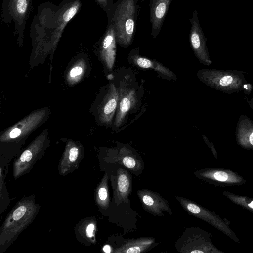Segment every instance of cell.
Masks as SVG:
<instances>
[{
    "mask_svg": "<svg viewBox=\"0 0 253 253\" xmlns=\"http://www.w3.org/2000/svg\"><path fill=\"white\" fill-rule=\"evenodd\" d=\"M81 6L80 0H63L58 5L44 2L39 6L30 30L36 53L54 51L65 27Z\"/></svg>",
    "mask_w": 253,
    "mask_h": 253,
    "instance_id": "cell-1",
    "label": "cell"
},
{
    "mask_svg": "<svg viewBox=\"0 0 253 253\" xmlns=\"http://www.w3.org/2000/svg\"><path fill=\"white\" fill-rule=\"evenodd\" d=\"M118 92V103L112 128L119 132L134 122L132 116L143 113L142 98L144 92L142 84L137 80L130 68H119L113 76Z\"/></svg>",
    "mask_w": 253,
    "mask_h": 253,
    "instance_id": "cell-2",
    "label": "cell"
},
{
    "mask_svg": "<svg viewBox=\"0 0 253 253\" xmlns=\"http://www.w3.org/2000/svg\"><path fill=\"white\" fill-rule=\"evenodd\" d=\"M139 0H110L106 13L114 28L117 44L124 48L133 43L140 7Z\"/></svg>",
    "mask_w": 253,
    "mask_h": 253,
    "instance_id": "cell-3",
    "label": "cell"
},
{
    "mask_svg": "<svg viewBox=\"0 0 253 253\" xmlns=\"http://www.w3.org/2000/svg\"><path fill=\"white\" fill-rule=\"evenodd\" d=\"M40 211L33 196L20 200L12 208L0 230V252H4L33 222Z\"/></svg>",
    "mask_w": 253,
    "mask_h": 253,
    "instance_id": "cell-4",
    "label": "cell"
},
{
    "mask_svg": "<svg viewBox=\"0 0 253 253\" xmlns=\"http://www.w3.org/2000/svg\"><path fill=\"white\" fill-rule=\"evenodd\" d=\"M197 77L206 86L224 93L244 90L249 94L252 90L243 72L238 70L203 68L197 71Z\"/></svg>",
    "mask_w": 253,
    "mask_h": 253,
    "instance_id": "cell-5",
    "label": "cell"
},
{
    "mask_svg": "<svg viewBox=\"0 0 253 253\" xmlns=\"http://www.w3.org/2000/svg\"><path fill=\"white\" fill-rule=\"evenodd\" d=\"M211 237V233L207 230L198 227H188L175 242V248L181 253H225L215 246Z\"/></svg>",
    "mask_w": 253,
    "mask_h": 253,
    "instance_id": "cell-6",
    "label": "cell"
},
{
    "mask_svg": "<svg viewBox=\"0 0 253 253\" xmlns=\"http://www.w3.org/2000/svg\"><path fill=\"white\" fill-rule=\"evenodd\" d=\"M32 8V0H3L1 18L6 24L13 22L19 45L23 43L25 26Z\"/></svg>",
    "mask_w": 253,
    "mask_h": 253,
    "instance_id": "cell-7",
    "label": "cell"
},
{
    "mask_svg": "<svg viewBox=\"0 0 253 253\" xmlns=\"http://www.w3.org/2000/svg\"><path fill=\"white\" fill-rule=\"evenodd\" d=\"M175 198L188 214L207 222L236 243H240L238 237L230 227V221L226 218H222L189 199L178 196H176Z\"/></svg>",
    "mask_w": 253,
    "mask_h": 253,
    "instance_id": "cell-8",
    "label": "cell"
},
{
    "mask_svg": "<svg viewBox=\"0 0 253 253\" xmlns=\"http://www.w3.org/2000/svg\"><path fill=\"white\" fill-rule=\"evenodd\" d=\"M104 160L122 166L138 178L142 174L145 163L140 155L129 144L119 143L116 147L105 150Z\"/></svg>",
    "mask_w": 253,
    "mask_h": 253,
    "instance_id": "cell-9",
    "label": "cell"
},
{
    "mask_svg": "<svg viewBox=\"0 0 253 253\" xmlns=\"http://www.w3.org/2000/svg\"><path fill=\"white\" fill-rule=\"evenodd\" d=\"M47 137L42 134L35 138L13 163V176L17 179L28 173L43 155L48 146Z\"/></svg>",
    "mask_w": 253,
    "mask_h": 253,
    "instance_id": "cell-10",
    "label": "cell"
},
{
    "mask_svg": "<svg viewBox=\"0 0 253 253\" xmlns=\"http://www.w3.org/2000/svg\"><path fill=\"white\" fill-rule=\"evenodd\" d=\"M194 175L199 179L216 187L241 186L246 182L243 176L230 169L225 168H203L196 170Z\"/></svg>",
    "mask_w": 253,
    "mask_h": 253,
    "instance_id": "cell-11",
    "label": "cell"
},
{
    "mask_svg": "<svg viewBox=\"0 0 253 253\" xmlns=\"http://www.w3.org/2000/svg\"><path fill=\"white\" fill-rule=\"evenodd\" d=\"M189 21L191 28L189 38L191 47L199 62L209 66L212 62L209 55L206 39L200 26L196 9L194 10Z\"/></svg>",
    "mask_w": 253,
    "mask_h": 253,
    "instance_id": "cell-12",
    "label": "cell"
},
{
    "mask_svg": "<svg viewBox=\"0 0 253 253\" xmlns=\"http://www.w3.org/2000/svg\"><path fill=\"white\" fill-rule=\"evenodd\" d=\"M131 174L125 168L121 166L118 167L116 174H111L110 180L113 191V201L117 206L130 202L129 197L132 191Z\"/></svg>",
    "mask_w": 253,
    "mask_h": 253,
    "instance_id": "cell-13",
    "label": "cell"
},
{
    "mask_svg": "<svg viewBox=\"0 0 253 253\" xmlns=\"http://www.w3.org/2000/svg\"><path fill=\"white\" fill-rule=\"evenodd\" d=\"M118 103V89L113 81L110 82L106 87L97 108V117L102 125L112 126Z\"/></svg>",
    "mask_w": 253,
    "mask_h": 253,
    "instance_id": "cell-14",
    "label": "cell"
},
{
    "mask_svg": "<svg viewBox=\"0 0 253 253\" xmlns=\"http://www.w3.org/2000/svg\"><path fill=\"white\" fill-rule=\"evenodd\" d=\"M116 40L113 26L107 21L106 29L98 41V55L106 69L112 71L116 56Z\"/></svg>",
    "mask_w": 253,
    "mask_h": 253,
    "instance_id": "cell-15",
    "label": "cell"
},
{
    "mask_svg": "<svg viewBox=\"0 0 253 253\" xmlns=\"http://www.w3.org/2000/svg\"><path fill=\"white\" fill-rule=\"evenodd\" d=\"M45 113V110H42L30 114L4 132L0 136V141L9 142L25 136L39 125Z\"/></svg>",
    "mask_w": 253,
    "mask_h": 253,
    "instance_id": "cell-16",
    "label": "cell"
},
{
    "mask_svg": "<svg viewBox=\"0 0 253 253\" xmlns=\"http://www.w3.org/2000/svg\"><path fill=\"white\" fill-rule=\"evenodd\" d=\"M136 194L144 210L155 216L164 215L162 211L172 215L173 212L168 201L158 193L150 189H141Z\"/></svg>",
    "mask_w": 253,
    "mask_h": 253,
    "instance_id": "cell-17",
    "label": "cell"
},
{
    "mask_svg": "<svg viewBox=\"0 0 253 253\" xmlns=\"http://www.w3.org/2000/svg\"><path fill=\"white\" fill-rule=\"evenodd\" d=\"M128 62L141 69L153 70L159 76L168 81H176V75L160 62L143 57L140 54L139 48L131 49L127 56Z\"/></svg>",
    "mask_w": 253,
    "mask_h": 253,
    "instance_id": "cell-18",
    "label": "cell"
},
{
    "mask_svg": "<svg viewBox=\"0 0 253 253\" xmlns=\"http://www.w3.org/2000/svg\"><path fill=\"white\" fill-rule=\"evenodd\" d=\"M84 156L83 146L73 140L69 141L65 146L58 165L61 175H67L76 170Z\"/></svg>",
    "mask_w": 253,
    "mask_h": 253,
    "instance_id": "cell-19",
    "label": "cell"
},
{
    "mask_svg": "<svg viewBox=\"0 0 253 253\" xmlns=\"http://www.w3.org/2000/svg\"><path fill=\"white\" fill-rule=\"evenodd\" d=\"M120 244L112 250L115 253H144L149 251L158 244L152 237H141L135 238H122Z\"/></svg>",
    "mask_w": 253,
    "mask_h": 253,
    "instance_id": "cell-20",
    "label": "cell"
},
{
    "mask_svg": "<svg viewBox=\"0 0 253 253\" xmlns=\"http://www.w3.org/2000/svg\"><path fill=\"white\" fill-rule=\"evenodd\" d=\"M172 0H150V22L151 35L155 39L160 33L166 16Z\"/></svg>",
    "mask_w": 253,
    "mask_h": 253,
    "instance_id": "cell-21",
    "label": "cell"
},
{
    "mask_svg": "<svg viewBox=\"0 0 253 253\" xmlns=\"http://www.w3.org/2000/svg\"><path fill=\"white\" fill-rule=\"evenodd\" d=\"M237 143L247 150L253 149V121L245 115H241L236 128Z\"/></svg>",
    "mask_w": 253,
    "mask_h": 253,
    "instance_id": "cell-22",
    "label": "cell"
},
{
    "mask_svg": "<svg viewBox=\"0 0 253 253\" xmlns=\"http://www.w3.org/2000/svg\"><path fill=\"white\" fill-rule=\"evenodd\" d=\"M109 175L105 171L103 177L95 191V201L97 205L103 210H107L110 206V199L108 189Z\"/></svg>",
    "mask_w": 253,
    "mask_h": 253,
    "instance_id": "cell-23",
    "label": "cell"
},
{
    "mask_svg": "<svg viewBox=\"0 0 253 253\" xmlns=\"http://www.w3.org/2000/svg\"><path fill=\"white\" fill-rule=\"evenodd\" d=\"M77 232L86 242L95 244L96 221L94 218H87L81 221Z\"/></svg>",
    "mask_w": 253,
    "mask_h": 253,
    "instance_id": "cell-24",
    "label": "cell"
},
{
    "mask_svg": "<svg viewBox=\"0 0 253 253\" xmlns=\"http://www.w3.org/2000/svg\"><path fill=\"white\" fill-rule=\"evenodd\" d=\"M222 194L233 203L253 213V198L224 191Z\"/></svg>",
    "mask_w": 253,
    "mask_h": 253,
    "instance_id": "cell-25",
    "label": "cell"
},
{
    "mask_svg": "<svg viewBox=\"0 0 253 253\" xmlns=\"http://www.w3.org/2000/svg\"><path fill=\"white\" fill-rule=\"evenodd\" d=\"M5 188L4 175L0 168V214L5 210L10 203L9 199Z\"/></svg>",
    "mask_w": 253,
    "mask_h": 253,
    "instance_id": "cell-26",
    "label": "cell"
},
{
    "mask_svg": "<svg viewBox=\"0 0 253 253\" xmlns=\"http://www.w3.org/2000/svg\"><path fill=\"white\" fill-rule=\"evenodd\" d=\"M202 137L203 138V140L206 143V144L210 148L211 152H212L214 157L216 159H217V152L216 150V149L213 145V144L210 142L209 139L205 135H202Z\"/></svg>",
    "mask_w": 253,
    "mask_h": 253,
    "instance_id": "cell-27",
    "label": "cell"
},
{
    "mask_svg": "<svg viewBox=\"0 0 253 253\" xmlns=\"http://www.w3.org/2000/svg\"><path fill=\"white\" fill-rule=\"evenodd\" d=\"M83 68L80 66L74 67L70 71V77L71 78H75L81 75L83 73Z\"/></svg>",
    "mask_w": 253,
    "mask_h": 253,
    "instance_id": "cell-28",
    "label": "cell"
},
{
    "mask_svg": "<svg viewBox=\"0 0 253 253\" xmlns=\"http://www.w3.org/2000/svg\"><path fill=\"white\" fill-rule=\"evenodd\" d=\"M106 13L109 9L110 0H95Z\"/></svg>",
    "mask_w": 253,
    "mask_h": 253,
    "instance_id": "cell-29",
    "label": "cell"
},
{
    "mask_svg": "<svg viewBox=\"0 0 253 253\" xmlns=\"http://www.w3.org/2000/svg\"><path fill=\"white\" fill-rule=\"evenodd\" d=\"M103 250L104 252L110 253L112 252L111 247L109 245H106L103 247Z\"/></svg>",
    "mask_w": 253,
    "mask_h": 253,
    "instance_id": "cell-30",
    "label": "cell"
},
{
    "mask_svg": "<svg viewBox=\"0 0 253 253\" xmlns=\"http://www.w3.org/2000/svg\"><path fill=\"white\" fill-rule=\"evenodd\" d=\"M249 105L253 110V97L248 101Z\"/></svg>",
    "mask_w": 253,
    "mask_h": 253,
    "instance_id": "cell-31",
    "label": "cell"
}]
</instances>
